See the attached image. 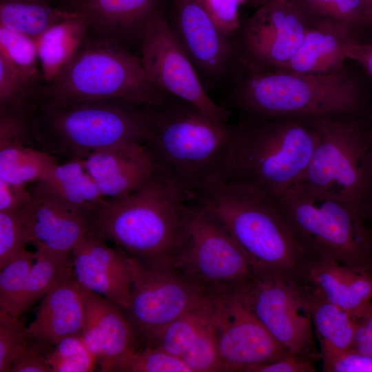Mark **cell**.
Returning a JSON list of instances; mask_svg holds the SVG:
<instances>
[{"mask_svg": "<svg viewBox=\"0 0 372 372\" xmlns=\"http://www.w3.org/2000/svg\"><path fill=\"white\" fill-rule=\"evenodd\" d=\"M83 161L107 200L122 198L138 190L156 174L153 157L144 142L100 149Z\"/></svg>", "mask_w": 372, "mask_h": 372, "instance_id": "obj_22", "label": "cell"}, {"mask_svg": "<svg viewBox=\"0 0 372 372\" xmlns=\"http://www.w3.org/2000/svg\"><path fill=\"white\" fill-rule=\"evenodd\" d=\"M167 94L152 80L134 52L87 31L74 56L40 90L35 102L120 99L140 106L158 103Z\"/></svg>", "mask_w": 372, "mask_h": 372, "instance_id": "obj_7", "label": "cell"}, {"mask_svg": "<svg viewBox=\"0 0 372 372\" xmlns=\"http://www.w3.org/2000/svg\"><path fill=\"white\" fill-rule=\"evenodd\" d=\"M122 372H191L178 358L155 347L143 346L133 353Z\"/></svg>", "mask_w": 372, "mask_h": 372, "instance_id": "obj_39", "label": "cell"}, {"mask_svg": "<svg viewBox=\"0 0 372 372\" xmlns=\"http://www.w3.org/2000/svg\"><path fill=\"white\" fill-rule=\"evenodd\" d=\"M168 21L207 91L224 85L235 59L234 41L198 0H172Z\"/></svg>", "mask_w": 372, "mask_h": 372, "instance_id": "obj_16", "label": "cell"}, {"mask_svg": "<svg viewBox=\"0 0 372 372\" xmlns=\"http://www.w3.org/2000/svg\"><path fill=\"white\" fill-rule=\"evenodd\" d=\"M70 258L72 272L84 289L126 309L132 286L130 255L109 247L94 229L79 240Z\"/></svg>", "mask_w": 372, "mask_h": 372, "instance_id": "obj_19", "label": "cell"}, {"mask_svg": "<svg viewBox=\"0 0 372 372\" xmlns=\"http://www.w3.org/2000/svg\"><path fill=\"white\" fill-rule=\"evenodd\" d=\"M310 21L292 0H271L259 6L233 39L238 58L279 68L300 45Z\"/></svg>", "mask_w": 372, "mask_h": 372, "instance_id": "obj_14", "label": "cell"}, {"mask_svg": "<svg viewBox=\"0 0 372 372\" xmlns=\"http://www.w3.org/2000/svg\"><path fill=\"white\" fill-rule=\"evenodd\" d=\"M87 293L74 278L70 262L42 298L34 320L28 326V336L48 353L63 338L81 334Z\"/></svg>", "mask_w": 372, "mask_h": 372, "instance_id": "obj_21", "label": "cell"}, {"mask_svg": "<svg viewBox=\"0 0 372 372\" xmlns=\"http://www.w3.org/2000/svg\"><path fill=\"white\" fill-rule=\"evenodd\" d=\"M273 338L289 352L320 359L306 292L300 282L267 273H254L236 291Z\"/></svg>", "mask_w": 372, "mask_h": 372, "instance_id": "obj_12", "label": "cell"}, {"mask_svg": "<svg viewBox=\"0 0 372 372\" xmlns=\"http://www.w3.org/2000/svg\"><path fill=\"white\" fill-rule=\"evenodd\" d=\"M370 1V12H371V23L372 26V0Z\"/></svg>", "mask_w": 372, "mask_h": 372, "instance_id": "obj_50", "label": "cell"}, {"mask_svg": "<svg viewBox=\"0 0 372 372\" xmlns=\"http://www.w3.org/2000/svg\"><path fill=\"white\" fill-rule=\"evenodd\" d=\"M223 107L239 119L268 116L317 118L368 113L372 108L361 82L344 66L321 73L263 67L235 57L224 85Z\"/></svg>", "mask_w": 372, "mask_h": 372, "instance_id": "obj_2", "label": "cell"}, {"mask_svg": "<svg viewBox=\"0 0 372 372\" xmlns=\"http://www.w3.org/2000/svg\"><path fill=\"white\" fill-rule=\"evenodd\" d=\"M172 0H69L63 8L83 17L88 32L111 39L140 56L145 34Z\"/></svg>", "mask_w": 372, "mask_h": 372, "instance_id": "obj_17", "label": "cell"}, {"mask_svg": "<svg viewBox=\"0 0 372 372\" xmlns=\"http://www.w3.org/2000/svg\"><path fill=\"white\" fill-rule=\"evenodd\" d=\"M324 371L372 372V356L351 347L338 356Z\"/></svg>", "mask_w": 372, "mask_h": 372, "instance_id": "obj_44", "label": "cell"}, {"mask_svg": "<svg viewBox=\"0 0 372 372\" xmlns=\"http://www.w3.org/2000/svg\"><path fill=\"white\" fill-rule=\"evenodd\" d=\"M28 122L32 145L58 158L147 138L140 106L120 99L38 101Z\"/></svg>", "mask_w": 372, "mask_h": 372, "instance_id": "obj_4", "label": "cell"}, {"mask_svg": "<svg viewBox=\"0 0 372 372\" xmlns=\"http://www.w3.org/2000/svg\"><path fill=\"white\" fill-rule=\"evenodd\" d=\"M353 30L329 21L310 22L292 58L279 69L303 73L327 72L344 66Z\"/></svg>", "mask_w": 372, "mask_h": 372, "instance_id": "obj_24", "label": "cell"}, {"mask_svg": "<svg viewBox=\"0 0 372 372\" xmlns=\"http://www.w3.org/2000/svg\"><path fill=\"white\" fill-rule=\"evenodd\" d=\"M36 260L27 278L19 304V315L42 299L69 266V256H57L36 250Z\"/></svg>", "mask_w": 372, "mask_h": 372, "instance_id": "obj_33", "label": "cell"}, {"mask_svg": "<svg viewBox=\"0 0 372 372\" xmlns=\"http://www.w3.org/2000/svg\"><path fill=\"white\" fill-rule=\"evenodd\" d=\"M81 335L103 372H122L141 340L124 310L105 297L88 291Z\"/></svg>", "mask_w": 372, "mask_h": 372, "instance_id": "obj_20", "label": "cell"}, {"mask_svg": "<svg viewBox=\"0 0 372 372\" xmlns=\"http://www.w3.org/2000/svg\"><path fill=\"white\" fill-rule=\"evenodd\" d=\"M130 265L131 293L124 312L141 344L174 320L214 299L169 265L148 263L132 256Z\"/></svg>", "mask_w": 372, "mask_h": 372, "instance_id": "obj_11", "label": "cell"}, {"mask_svg": "<svg viewBox=\"0 0 372 372\" xmlns=\"http://www.w3.org/2000/svg\"><path fill=\"white\" fill-rule=\"evenodd\" d=\"M187 200L183 191L155 174L138 190L107 200L94 227L130 256L169 265L181 236Z\"/></svg>", "mask_w": 372, "mask_h": 372, "instance_id": "obj_6", "label": "cell"}, {"mask_svg": "<svg viewBox=\"0 0 372 372\" xmlns=\"http://www.w3.org/2000/svg\"><path fill=\"white\" fill-rule=\"evenodd\" d=\"M352 347L372 356V302L358 316Z\"/></svg>", "mask_w": 372, "mask_h": 372, "instance_id": "obj_46", "label": "cell"}, {"mask_svg": "<svg viewBox=\"0 0 372 372\" xmlns=\"http://www.w3.org/2000/svg\"><path fill=\"white\" fill-rule=\"evenodd\" d=\"M47 358L52 372H91L98 366L81 334L59 340L48 352Z\"/></svg>", "mask_w": 372, "mask_h": 372, "instance_id": "obj_35", "label": "cell"}, {"mask_svg": "<svg viewBox=\"0 0 372 372\" xmlns=\"http://www.w3.org/2000/svg\"><path fill=\"white\" fill-rule=\"evenodd\" d=\"M87 30V21L76 14L52 25L35 40L45 85L74 56Z\"/></svg>", "mask_w": 372, "mask_h": 372, "instance_id": "obj_27", "label": "cell"}, {"mask_svg": "<svg viewBox=\"0 0 372 372\" xmlns=\"http://www.w3.org/2000/svg\"><path fill=\"white\" fill-rule=\"evenodd\" d=\"M300 282L311 293L355 316L372 302V273L334 260L310 256Z\"/></svg>", "mask_w": 372, "mask_h": 372, "instance_id": "obj_23", "label": "cell"}, {"mask_svg": "<svg viewBox=\"0 0 372 372\" xmlns=\"http://www.w3.org/2000/svg\"><path fill=\"white\" fill-rule=\"evenodd\" d=\"M212 318L224 371L249 372L289 353L273 338L236 292L213 300Z\"/></svg>", "mask_w": 372, "mask_h": 372, "instance_id": "obj_15", "label": "cell"}, {"mask_svg": "<svg viewBox=\"0 0 372 372\" xmlns=\"http://www.w3.org/2000/svg\"><path fill=\"white\" fill-rule=\"evenodd\" d=\"M269 1H271V0H254L253 1L254 2L255 5L257 6H259Z\"/></svg>", "mask_w": 372, "mask_h": 372, "instance_id": "obj_49", "label": "cell"}, {"mask_svg": "<svg viewBox=\"0 0 372 372\" xmlns=\"http://www.w3.org/2000/svg\"><path fill=\"white\" fill-rule=\"evenodd\" d=\"M58 158L23 141L0 142V179L28 185L44 179Z\"/></svg>", "mask_w": 372, "mask_h": 372, "instance_id": "obj_28", "label": "cell"}, {"mask_svg": "<svg viewBox=\"0 0 372 372\" xmlns=\"http://www.w3.org/2000/svg\"><path fill=\"white\" fill-rule=\"evenodd\" d=\"M369 113L313 118L318 138L298 183L314 193L344 203L366 220V166L371 135Z\"/></svg>", "mask_w": 372, "mask_h": 372, "instance_id": "obj_9", "label": "cell"}, {"mask_svg": "<svg viewBox=\"0 0 372 372\" xmlns=\"http://www.w3.org/2000/svg\"><path fill=\"white\" fill-rule=\"evenodd\" d=\"M249 0H237V1L240 3V4H242L246 1H247ZM254 1V0H253Z\"/></svg>", "mask_w": 372, "mask_h": 372, "instance_id": "obj_51", "label": "cell"}, {"mask_svg": "<svg viewBox=\"0 0 372 372\" xmlns=\"http://www.w3.org/2000/svg\"><path fill=\"white\" fill-rule=\"evenodd\" d=\"M229 180L278 200L303 178L318 134L313 118L239 119Z\"/></svg>", "mask_w": 372, "mask_h": 372, "instance_id": "obj_5", "label": "cell"}, {"mask_svg": "<svg viewBox=\"0 0 372 372\" xmlns=\"http://www.w3.org/2000/svg\"><path fill=\"white\" fill-rule=\"evenodd\" d=\"M304 288L324 371L338 356L353 347L358 316Z\"/></svg>", "mask_w": 372, "mask_h": 372, "instance_id": "obj_26", "label": "cell"}, {"mask_svg": "<svg viewBox=\"0 0 372 372\" xmlns=\"http://www.w3.org/2000/svg\"><path fill=\"white\" fill-rule=\"evenodd\" d=\"M139 57L149 77L165 92L193 103L214 121L229 122L232 112L208 94L169 23L168 14L150 24Z\"/></svg>", "mask_w": 372, "mask_h": 372, "instance_id": "obj_13", "label": "cell"}, {"mask_svg": "<svg viewBox=\"0 0 372 372\" xmlns=\"http://www.w3.org/2000/svg\"><path fill=\"white\" fill-rule=\"evenodd\" d=\"M211 214L249 258L254 273L300 281L310 256L289 227L277 199L217 181L187 195Z\"/></svg>", "mask_w": 372, "mask_h": 372, "instance_id": "obj_3", "label": "cell"}, {"mask_svg": "<svg viewBox=\"0 0 372 372\" xmlns=\"http://www.w3.org/2000/svg\"><path fill=\"white\" fill-rule=\"evenodd\" d=\"M32 198V192L27 185L0 179V211L21 209L26 206Z\"/></svg>", "mask_w": 372, "mask_h": 372, "instance_id": "obj_45", "label": "cell"}, {"mask_svg": "<svg viewBox=\"0 0 372 372\" xmlns=\"http://www.w3.org/2000/svg\"><path fill=\"white\" fill-rule=\"evenodd\" d=\"M140 107L156 174L187 196L229 180L237 125L214 121L193 103L169 93L161 101Z\"/></svg>", "mask_w": 372, "mask_h": 372, "instance_id": "obj_1", "label": "cell"}, {"mask_svg": "<svg viewBox=\"0 0 372 372\" xmlns=\"http://www.w3.org/2000/svg\"><path fill=\"white\" fill-rule=\"evenodd\" d=\"M369 116L371 122V135L366 166L365 213L366 221L370 228L371 225H372V109L370 111Z\"/></svg>", "mask_w": 372, "mask_h": 372, "instance_id": "obj_48", "label": "cell"}, {"mask_svg": "<svg viewBox=\"0 0 372 372\" xmlns=\"http://www.w3.org/2000/svg\"><path fill=\"white\" fill-rule=\"evenodd\" d=\"M347 60L355 62L372 79V43L351 39L346 49Z\"/></svg>", "mask_w": 372, "mask_h": 372, "instance_id": "obj_47", "label": "cell"}, {"mask_svg": "<svg viewBox=\"0 0 372 372\" xmlns=\"http://www.w3.org/2000/svg\"><path fill=\"white\" fill-rule=\"evenodd\" d=\"M317 361L311 357L289 352L273 362L254 367L249 372H314Z\"/></svg>", "mask_w": 372, "mask_h": 372, "instance_id": "obj_43", "label": "cell"}, {"mask_svg": "<svg viewBox=\"0 0 372 372\" xmlns=\"http://www.w3.org/2000/svg\"><path fill=\"white\" fill-rule=\"evenodd\" d=\"M310 22L329 21L353 30L371 25L369 0H292Z\"/></svg>", "mask_w": 372, "mask_h": 372, "instance_id": "obj_31", "label": "cell"}, {"mask_svg": "<svg viewBox=\"0 0 372 372\" xmlns=\"http://www.w3.org/2000/svg\"><path fill=\"white\" fill-rule=\"evenodd\" d=\"M20 318L0 308V372H10L18 353L29 338L28 327Z\"/></svg>", "mask_w": 372, "mask_h": 372, "instance_id": "obj_40", "label": "cell"}, {"mask_svg": "<svg viewBox=\"0 0 372 372\" xmlns=\"http://www.w3.org/2000/svg\"><path fill=\"white\" fill-rule=\"evenodd\" d=\"M212 302L174 320L147 339L143 346L160 348L180 359L211 318Z\"/></svg>", "mask_w": 372, "mask_h": 372, "instance_id": "obj_30", "label": "cell"}, {"mask_svg": "<svg viewBox=\"0 0 372 372\" xmlns=\"http://www.w3.org/2000/svg\"><path fill=\"white\" fill-rule=\"evenodd\" d=\"M35 260V252L28 251L1 269L0 308L14 317H21V298Z\"/></svg>", "mask_w": 372, "mask_h": 372, "instance_id": "obj_36", "label": "cell"}, {"mask_svg": "<svg viewBox=\"0 0 372 372\" xmlns=\"http://www.w3.org/2000/svg\"><path fill=\"white\" fill-rule=\"evenodd\" d=\"M169 266L211 298L235 293L254 273L247 255L226 229L189 199Z\"/></svg>", "mask_w": 372, "mask_h": 372, "instance_id": "obj_10", "label": "cell"}, {"mask_svg": "<svg viewBox=\"0 0 372 372\" xmlns=\"http://www.w3.org/2000/svg\"><path fill=\"white\" fill-rule=\"evenodd\" d=\"M33 184L67 205L94 216L107 200L83 158H73L57 163L44 179Z\"/></svg>", "mask_w": 372, "mask_h": 372, "instance_id": "obj_25", "label": "cell"}, {"mask_svg": "<svg viewBox=\"0 0 372 372\" xmlns=\"http://www.w3.org/2000/svg\"><path fill=\"white\" fill-rule=\"evenodd\" d=\"M30 189L32 198L26 206L25 245L47 254L69 256L79 240L94 229L95 216L67 205L34 184Z\"/></svg>", "mask_w": 372, "mask_h": 372, "instance_id": "obj_18", "label": "cell"}, {"mask_svg": "<svg viewBox=\"0 0 372 372\" xmlns=\"http://www.w3.org/2000/svg\"><path fill=\"white\" fill-rule=\"evenodd\" d=\"M0 54L34 89L45 85L35 39L0 25Z\"/></svg>", "mask_w": 372, "mask_h": 372, "instance_id": "obj_32", "label": "cell"}, {"mask_svg": "<svg viewBox=\"0 0 372 372\" xmlns=\"http://www.w3.org/2000/svg\"><path fill=\"white\" fill-rule=\"evenodd\" d=\"M10 372H52L45 350L30 338L18 353Z\"/></svg>", "mask_w": 372, "mask_h": 372, "instance_id": "obj_42", "label": "cell"}, {"mask_svg": "<svg viewBox=\"0 0 372 372\" xmlns=\"http://www.w3.org/2000/svg\"><path fill=\"white\" fill-rule=\"evenodd\" d=\"M26 206L0 211V269L28 251L24 242Z\"/></svg>", "mask_w": 372, "mask_h": 372, "instance_id": "obj_38", "label": "cell"}, {"mask_svg": "<svg viewBox=\"0 0 372 372\" xmlns=\"http://www.w3.org/2000/svg\"><path fill=\"white\" fill-rule=\"evenodd\" d=\"M39 92L0 54V111L28 117Z\"/></svg>", "mask_w": 372, "mask_h": 372, "instance_id": "obj_34", "label": "cell"}, {"mask_svg": "<svg viewBox=\"0 0 372 372\" xmlns=\"http://www.w3.org/2000/svg\"><path fill=\"white\" fill-rule=\"evenodd\" d=\"M76 14L53 6L50 0L0 1V25L35 40L52 25Z\"/></svg>", "mask_w": 372, "mask_h": 372, "instance_id": "obj_29", "label": "cell"}, {"mask_svg": "<svg viewBox=\"0 0 372 372\" xmlns=\"http://www.w3.org/2000/svg\"><path fill=\"white\" fill-rule=\"evenodd\" d=\"M278 201L309 256L334 260L372 273V231L362 215L299 183Z\"/></svg>", "mask_w": 372, "mask_h": 372, "instance_id": "obj_8", "label": "cell"}, {"mask_svg": "<svg viewBox=\"0 0 372 372\" xmlns=\"http://www.w3.org/2000/svg\"><path fill=\"white\" fill-rule=\"evenodd\" d=\"M180 360L188 366L191 372L224 371L218 353L212 315Z\"/></svg>", "mask_w": 372, "mask_h": 372, "instance_id": "obj_37", "label": "cell"}, {"mask_svg": "<svg viewBox=\"0 0 372 372\" xmlns=\"http://www.w3.org/2000/svg\"><path fill=\"white\" fill-rule=\"evenodd\" d=\"M209 16L227 37L234 39L240 27L237 0H198Z\"/></svg>", "mask_w": 372, "mask_h": 372, "instance_id": "obj_41", "label": "cell"}]
</instances>
